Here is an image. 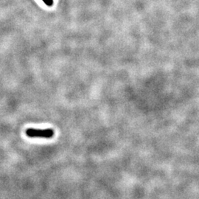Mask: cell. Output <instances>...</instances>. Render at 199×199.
<instances>
[{"label":"cell","instance_id":"cell-1","mask_svg":"<svg viewBox=\"0 0 199 199\" xmlns=\"http://www.w3.org/2000/svg\"><path fill=\"white\" fill-rule=\"evenodd\" d=\"M26 134L29 137H39L50 139L54 136V130L52 129H34V128H28L26 130Z\"/></svg>","mask_w":199,"mask_h":199},{"label":"cell","instance_id":"cell-2","mask_svg":"<svg viewBox=\"0 0 199 199\" xmlns=\"http://www.w3.org/2000/svg\"><path fill=\"white\" fill-rule=\"evenodd\" d=\"M43 2H44L47 6H52V5H53V0H43Z\"/></svg>","mask_w":199,"mask_h":199}]
</instances>
